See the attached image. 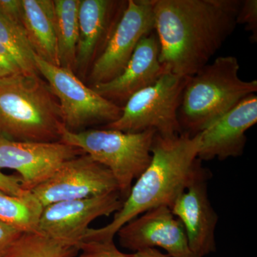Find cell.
Wrapping results in <instances>:
<instances>
[{
	"instance_id": "obj_21",
	"label": "cell",
	"mask_w": 257,
	"mask_h": 257,
	"mask_svg": "<svg viewBox=\"0 0 257 257\" xmlns=\"http://www.w3.org/2000/svg\"><path fill=\"white\" fill-rule=\"evenodd\" d=\"M0 45L12 54L23 69L24 73L40 75L32 50L25 30L7 20L0 14Z\"/></svg>"
},
{
	"instance_id": "obj_18",
	"label": "cell",
	"mask_w": 257,
	"mask_h": 257,
	"mask_svg": "<svg viewBox=\"0 0 257 257\" xmlns=\"http://www.w3.org/2000/svg\"><path fill=\"white\" fill-rule=\"evenodd\" d=\"M80 0H54L59 67L73 71L78 40Z\"/></svg>"
},
{
	"instance_id": "obj_20",
	"label": "cell",
	"mask_w": 257,
	"mask_h": 257,
	"mask_svg": "<svg viewBox=\"0 0 257 257\" xmlns=\"http://www.w3.org/2000/svg\"><path fill=\"white\" fill-rule=\"evenodd\" d=\"M79 248L37 231L23 232L5 257H75Z\"/></svg>"
},
{
	"instance_id": "obj_26",
	"label": "cell",
	"mask_w": 257,
	"mask_h": 257,
	"mask_svg": "<svg viewBox=\"0 0 257 257\" xmlns=\"http://www.w3.org/2000/svg\"><path fill=\"white\" fill-rule=\"evenodd\" d=\"M23 231L0 221V257H5Z\"/></svg>"
},
{
	"instance_id": "obj_3",
	"label": "cell",
	"mask_w": 257,
	"mask_h": 257,
	"mask_svg": "<svg viewBox=\"0 0 257 257\" xmlns=\"http://www.w3.org/2000/svg\"><path fill=\"white\" fill-rule=\"evenodd\" d=\"M64 127L58 101L40 75L0 80V138L18 142H60Z\"/></svg>"
},
{
	"instance_id": "obj_14",
	"label": "cell",
	"mask_w": 257,
	"mask_h": 257,
	"mask_svg": "<svg viewBox=\"0 0 257 257\" xmlns=\"http://www.w3.org/2000/svg\"><path fill=\"white\" fill-rule=\"evenodd\" d=\"M127 1L80 0L74 73L85 77L109 41Z\"/></svg>"
},
{
	"instance_id": "obj_4",
	"label": "cell",
	"mask_w": 257,
	"mask_h": 257,
	"mask_svg": "<svg viewBox=\"0 0 257 257\" xmlns=\"http://www.w3.org/2000/svg\"><path fill=\"white\" fill-rule=\"evenodd\" d=\"M233 56L219 57L189 77L178 111L182 133L194 136L257 92V81H244Z\"/></svg>"
},
{
	"instance_id": "obj_22",
	"label": "cell",
	"mask_w": 257,
	"mask_h": 257,
	"mask_svg": "<svg viewBox=\"0 0 257 257\" xmlns=\"http://www.w3.org/2000/svg\"><path fill=\"white\" fill-rule=\"evenodd\" d=\"M79 251L81 253L75 257H130V254L118 249L114 241L82 243Z\"/></svg>"
},
{
	"instance_id": "obj_6",
	"label": "cell",
	"mask_w": 257,
	"mask_h": 257,
	"mask_svg": "<svg viewBox=\"0 0 257 257\" xmlns=\"http://www.w3.org/2000/svg\"><path fill=\"white\" fill-rule=\"evenodd\" d=\"M189 77L165 72L151 86L133 94L119 119L104 128L130 133L155 130L164 138L180 135L178 111Z\"/></svg>"
},
{
	"instance_id": "obj_15",
	"label": "cell",
	"mask_w": 257,
	"mask_h": 257,
	"mask_svg": "<svg viewBox=\"0 0 257 257\" xmlns=\"http://www.w3.org/2000/svg\"><path fill=\"white\" fill-rule=\"evenodd\" d=\"M257 122V96L251 94L203 130L198 159L223 161L241 157L246 133Z\"/></svg>"
},
{
	"instance_id": "obj_5",
	"label": "cell",
	"mask_w": 257,
	"mask_h": 257,
	"mask_svg": "<svg viewBox=\"0 0 257 257\" xmlns=\"http://www.w3.org/2000/svg\"><path fill=\"white\" fill-rule=\"evenodd\" d=\"M156 132L130 133L103 128L78 133L63 128L62 143L77 147L110 171L123 200L152 160V147Z\"/></svg>"
},
{
	"instance_id": "obj_27",
	"label": "cell",
	"mask_w": 257,
	"mask_h": 257,
	"mask_svg": "<svg viewBox=\"0 0 257 257\" xmlns=\"http://www.w3.org/2000/svg\"><path fill=\"white\" fill-rule=\"evenodd\" d=\"M0 190L19 197H26L31 193L24 189L21 179L18 175H5L1 171H0Z\"/></svg>"
},
{
	"instance_id": "obj_11",
	"label": "cell",
	"mask_w": 257,
	"mask_h": 257,
	"mask_svg": "<svg viewBox=\"0 0 257 257\" xmlns=\"http://www.w3.org/2000/svg\"><path fill=\"white\" fill-rule=\"evenodd\" d=\"M85 154L62 142L33 143L0 138V170L16 171L25 190L31 192L64 162Z\"/></svg>"
},
{
	"instance_id": "obj_12",
	"label": "cell",
	"mask_w": 257,
	"mask_h": 257,
	"mask_svg": "<svg viewBox=\"0 0 257 257\" xmlns=\"http://www.w3.org/2000/svg\"><path fill=\"white\" fill-rule=\"evenodd\" d=\"M116 236L121 247L134 253L160 247L171 257H196L189 248L183 225L167 206L137 216L124 225Z\"/></svg>"
},
{
	"instance_id": "obj_2",
	"label": "cell",
	"mask_w": 257,
	"mask_h": 257,
	"mask_svg": "<svg viewBox=\"0 0 257 257\" xmlns=\"http://www.w3.org/2000/svg\"><path fill=\"white\" fill-rule=\"evenodd\" d=\"M201 140V133L194 136L182 133L172 138L155 134L151 162L133 184L122 207L109 224L88 229L82 243L114 241L117 231L137 216L161 206L171 209L204 168L198 159Z\"/></svg>"
},
{
	"instance_id": "obj_19",
	"label": "cell",
	"mask_w": 257,
	"mask_h": 257,
	"mask_svg": "<svg viewBox=\"0 0 257 257\" xmlns=\"http://www.w3.org/2000/svg\"><path fill=\"white\" fill-rule=\"evenodd\" d=\"M43 206L32 192L19 197L0 190V221L26 231H36Z\"/></svg>"
},
{
	"instance_id": "obj_13",
	"label": "cell",
	"mask_w": 257,
	"mask_h": 257,
	"mask_svg": "<svg viewBox=\"0 0 257 257\" xmlns=\"http://www.w3.org/2000/svg\"><path fill=\"white\" fill-rule=\"evenodd\" d=\"M210 177L209 170L203 168L171 207L183 225L189 248L196 257L207 256L216 250L215 231L219 216L208 194Z\"/></svg>"
},
{
	"instance_id": "obj_23",
	"label": "cell",
	"mask_w": 257,
	"mask_h": 257,
	"mask_svg": "<svg viewBox=\"0 0 257 257\" xmlns=\"http://www.w3.org/2000/svg\"><path fill=\"white\" fill-rule=\"evenodd\" d=\"M237 25H244L246 30L251 32V40L256 43L257 41V1L256 0H243L237 16Z\"/></svg>"
},
{
	"instance_id": "obj_24",
	"label": "cell",
	"mask_w": 257,
	"mask_h": 257,
	"mask_svg": "<svg viewBox=\"0 0 257 257\" xmlns=\"http://www.w3.org/2000/svg\"><path fill=\"white\" fill-rule=\"evenodd\" d=\"M0 14L12 23L24 28L22 0H0Z\"/></svg>"
},
{
	"instance_id": "obj_8",
	"label": "cell",
	"mask_w": 257,
	"mask_h": 257,
	"mask_svg": "<svg viewBox=\"0 0 257 257\" xmlns=\"http://www.w3.org/2000/svg\"><path fill=\"white\" fill-rule=\"evenodd\" d=\"M154 31L152 0H128L109 41L91 67L89 74L91 87L118 77L140 40Z\"/></svg>"
},
{
	"instance_id": "obj_16",
	"label": "cell",
	"mask_w": 257,
	"mask_h": 257,
	"mask_svg": "<svg viewBox=\"0 0 257 257\" xmlns=\"http://www.w3.org/2000/svg\"><path fill=\"white\" fill-rule=\"evenodd\" d=\"M154 32L140 40L118 77L91 87L99 95L117 104L116 102L126 103L135 93L156 82L166 72L160 61V43Z\"/></svg>"
},
{
	"instance_id": "obj_1",
	"label": "cell",
	"mask_w": 257,
	"mask_h": 257,
	"mask_svg": "<svg viewBox=\"0 0 257 257\" xmlns=\"http://www.w3.org/2000/svg\"><path fill=\"white\" fill-rule=\"evenodd\" d=\"M241 0H152L160 61L166 72L192 77L237 26Z\"/></svg>"
},
{
	"instance_id": "obj_9",
	"label": "cell",
	"mask_w": 257,
	"mask_h": 257,
	"mask_svg": "<svg viewBox=\"0 0 257 257\" xmlns=\"http://www.w3.org/2000/svg\"><path fill=\"white\" fill-rule=\"evenodd\" d=\"M123 202L119 193L114 192L52 203L43 207L36 231L79 250L91 223L117 212Z\"/></svg>"
},
{
	"instance_id": "obj_28",
	"label": "cell",
	"mask_w": 257,
	"mask_h": 257,
	"mask_svg": "<svg viewBox=\"0 0 257 257\" xmlns=\"http://www.w3.org/2000/svg\"><path fill=\"white\" fill-rule=\"evenodd\" d=\"M130 257H171L167 253L161 252L157 248H148L143 251L130 253Z\"/></svg>"
},
{
	"instance_id": "obj_7",
	"label": "cell",
	"mask_w": 257,
	"mask_h": 257,
	"mask_svg": "<svg viewBox=\"0 0 257 257\" xmlns=\"http://www.w3.org/2000/svg\"><path fill=\"white\" fill-rule=\"evenodd\" d=\"M35 60L40 75L58 101L64 128L78 133L92 125L110 124L119 119L122 107L86 86L73 71L48 63L35 54Z\"/></svg>"
},
{
	"instance_id": "obj_25",
	"label": "cell",
	"mask_w": 257,
	"mask_h": 257,
	"mask_svg": "<svg viewBox=\"0 0 257 257\" xmlns=\"http://www.w3.org/2000/svg\"><path fill=\"white\" fill-rule=\"evenodd\" d=\"M21 73L23 69L14 56L0 45V80Z\"/></svg>"
},
{
	"instance_id": "obj_17",
	"label": "cell",
	"mask_w": 257,
	"mask_h": 257,
	"mask_svg": "<svg viewBox=\"0 0 257 257\" xmlns=\"http://www.w3.org/2000/svg\"><path fill=\"white\" fill-rule=\"evenodd\" d=\"M24 29L37 57L60 66L55 32L54 0H22Z\"/></svg>"
},
{
	"instance_id": "obj_10",
	"label": "cell",
	"mask_w": 257,
	"mask_h": 257,
	"mask_svg": "<svg viewBox=\"0 0 257 257\" xmlns=\"http://www.w3.org/2000/svg\"><path fill=\"white\" fill-rule=\"evenodd\" d=\"M114 192H118V187L110 171L87 154L64 162L52 177L31 191L43 207Z\"/></svg>"
}]
</instances>
